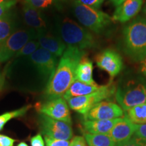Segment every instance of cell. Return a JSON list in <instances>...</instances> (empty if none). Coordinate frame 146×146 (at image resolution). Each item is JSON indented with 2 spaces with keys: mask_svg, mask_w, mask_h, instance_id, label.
Listing matches in <instances>:
<instances>
[{
  "mask_svg": "<svg viewBox=\"0 0 146 146\" xmlns=\"http://www.w3.org/2000/svg\"><path fill=\"white\" fill-rule=\"evenodd\" d=\"M110 1H112L113 5H115L116 7H118V5L122 4V3L125 2V1H127V0H110Z\"/></svg>",
  "mask_w": 146,
  "mask_h": 146,
  "instance_id": "e575fe53",
  "label": "cell"
},
{
  "mask_svg": "<svg viewBox=\"0 0 146 146\" xmlns=\"http://www.w3.org/2000/svg\"><path fill=\"white\" fill-rule=\"evenodd\" d=\"M120 118H121L112 120H85L83 123V125L87 133L108 135Z\"/></svg>",
  "mask_w": 146,
  "mask_h": 146,
  "instance_id": "2e32d148",
  "label": "cell"
},
{
  "mask_svg": "<svg viewBox=\"0 0 146 146\" xmlns=\"http://www.w3.org/2000/svg\"><path fill=\"white\" fill-rule=\"evenodd\" d=\"M31 105H27L22 107L21 108L15 110L10 111V112H5L4 114L0 115V131H2L5 124L13 118L21 117L25 115L28 111L31 108Z\"/></svg>",
  "mask_w": 146,
  "mask_h": 146,
  "instance_id": "7402d4cb",
  "label": "cell"
},
{
  "mask_svg": "<svg viewBox=\"0 0 146 146\" xmlns=\"http://www.w3.org/2000/svg\"><path fill=\"white\" fill-rule=\"evenodd\" d=\"M143 13L144 15H145V18H146V3H145V5H144V6L143 8Z\"/></svg>",
  "mask_w": 146,
  "mask_h": 146,
  "instance_id": "d590c367",
  "label": "cell"
},
{
  "mask_svg": "<svg viewBox=\"0 0 146 146\" xmlns=\"http://www.w3.org/2000/svg\"><path fill=\"white\" fill-rule=\"evenodd\" d=\"M94 64L88 58L83 56L79 62L76 70V81L91 85H98L93 78Z\"/></svg>",
  "mask_w": 146,
  "mask_h": 146,
  "instance_id": "e0dca14e",
  "label": "cell"
},
{
  "mask_svg": "<svg viewBox=\"0 0 146 146\" xmlns=\"http://www.w3.org/2000/svg\"><path fill=\"white\" fill-rule=\"evenodd\" d=\"M11 1V0H0V4H1V3H4V2H6V1Z\"/></svg>",
  "mask_w": 146,
  "mask_h": 146,
  "instance_id": "74e56055",
  "label": "cell"
},
{
  "mask_svg": "<svg viewBox=\"0 0 146 146\" xmlns=\"http://www.w3.org/2000/svg\"><path fill=\"white\" fill-rule=\"evenodd\" d=\"M46 146H69V141L66 140L56 139L50 137L45 136Z\"/></svg>",
  "mask_w": 146,
  "mask_h": 146,
  "instance_id": "4316f807",
  "label": "cell"
},
{
  "mask_svg": "<svg viewBox=\"0 0 146 146\" xmlns=\"http://www.w3.org/2000/svg\"><path fill=\"white\" fill-rule=\"evenodd\" d=\"M137 125L134 124L127 116L121 118L116 123L108 135L116 146H119L132 137L136 131Z\"/></svg>",
  "mask_w": 146,
  "mask_h": 146,
  "instance_id": "4fadbf2b",
  "label": "cell"
},
{
  "mask_svg": "<svg viewBox=\"0 0 146 146\" xmlns=\"http://www.w3.org/2000/svg\"><path fill=\"white\" fill-rule=\"evenodd\" d=\"M140 70L142 74L145 76L146 78V58L142 60L141 62V66H140Z\"/></svg>",
  "mask_w": 146,
  "mask_h": 146,
  "instance_id": "d6a6232c",
  "label": "cell"
},
{
  "mask_svg": "<svg viewBox=\"0 0 146 146\" xmlns=\"http://www.w3.org/2000/svg\"><path fill=\"white\" fill-rule=\"evenodd\" d=\"M5 84V75L0 70V91L2 90Z\"/></svg>",
  "mask_w": 146,
  "mask_h": 146,
  "instance_id": "836d02e7",
  "label": "cell"
},
{
  "mask_svg": "<svg viewBox=\"0 0 146 146\" xmlns=\"http://www.w3.org/2000/svg\"><path fill=\"white\" fill-rule=\"evenodd\" d=\"M58 27L60 38L68 47L85 51L98 46V42L92 33L72 19L64 18Z\"/></svg>",
  "mask_w": 146,
  "mask_h": 146,
  "instance_id": "3957f363",
  "label": "cell"
},
{
  "mask_svg": "<svg viewBox=\"0 0 146 146\" xmlns=\"http://www.w3.org/2000/svg\"><path fill=\"white\" fill-rule=\"evenodd\" d=\"M17 146H29V145H27L25 142H21V143H20Z\"/></svg>",
  "mask_w": 146,
  "mask_h": 146,
  "instance_id": "8d00e7d4",
  "label": "cell"
},
{
  "mask_svg": "<svg viewBox=\"0 0 146 146\" xmlns=\"http://www.w3.org/2000/svg\"><path fill=\"white\" fill-rule=\"evenodd\" d=\"M82 4L96 9H99L105 0H76Z\"/></svg>",
  "mask_w": 146,
  "mask_h": 146,
  "instance_id": "83f0119b",
  "label": "cell"
},
{
  "mask_svg": "<svg viewBox=\"0 0 146 146\" xmlns=\"http://www.w3.org/2000/svg\"><path fill=\"white\" fill-rule=\"evenodd\" d=\"M124 110L117 104L112 102L102 101L97 104L86 114L84 120H112L122 118Z\"/></svg>",
  "mask_w": 146,
  "mask_h": 146,
  "instance_id": "30bf717a",
  "label": "cell"
},
{
  "mask_svg": "<svg viewBox=\"0 0 146 146\" xmlns=\"http://www.w3.org/2000/svg\"><path fill=\"white\" fill-rule=\"evenodd\" d=\"M115 97L124 111L146 104V78L137 76L122 81L116 89Z\"/></svg>",
  "mask_w": 146,
  "mask_h": 146,
  "instance_id": "277c9868",
  "label": "cell"
},
{
  "mask_svg": "<svg viewBox=\"0 0 146 146\" xmlns=\"http://www.w3.org/2000/svg\"><path fill=\"white\" fill-rule=\"evenodd\" d=\"M23 21L28 28L34 30L36 35L47 32V20L43 11L25 3L23 9Z\"/></svg>",
  "mask_w": 146,
  "mask_h": 146,
  "instance_id": "7c38bea8",
  "label": "cell"
},
{
  "mask_svg": "<svg viewBox=\"0 0 146 146\" xmlns=\"http://www.w3.org/2000/svg\"><path fill=\"white\" fill-rule=\"evenodd\" d=\"M89 146H116L112 139L106 135H94L85 133L84 135Z\"/></svg>",
  "mask_w": 146,
  "mask_h": 146,
  "instance_id": "44dd1931",
  "label": "cell"
},
{
  "mask_svg": "<svg viewBox=\"0 0 146 146\" xmlns=\"http://www.w3.org/2000/svg\"><path fill=\"white\" fill-rule=\"evenodd\" d=\"M36 39V33L30 29L16 30L0 44V63L13 58L29 41Z\"/></svg>",
  "mask_w": 146,
  "mask_h": 146,
  "instance_id": "52a82bcc",
  "label": "cell"
},
{
  "mask_svg": "<svg viewBox=\"0 0 146 146\" xmlns=\"http://www.w3.org/2000/svg\"><path fill=\"white\" fill-rule=\"evenodd\" d=\"M39 47L40 45L37 41H35V39L31 40V41H29L27 44H25V46L14 56L13 58L16 59V58L30 56L37 50Z\"/></svg>",
  "mask_w": 146,
  "mask_h": 146,
  "instance_id": "cb8c5ba5",
  "label": "cell"
},
{
  "mask_svg": "<svg viewBox=\"0 0 146 146\" xmlns=\"http://www.w3.org/2000/svg\"><path fill=\"white\" fill-rule=\"evenodd\" d=\"M125 116L135 125L146 124V104L131 108L126 111Z\"/></svg>",
  "mask_w": 146,
  "mask_h": 146,
  "instance_id": "ffe728a7",
  "label": "cell"
},
{
  "mask_svg": "<svg viewBox=\"0 0 146 146\" xmlns=\"http://www.w3.org/2000/svg\"><path fill=\"white\" fill-rule=\"evenodd\" d=\"M15 139L10 137L0 134V146H14Z\"/></svg>",
  "mask_w": 146,
  "mask_h": 146,
  "instance_id": "4dcf8cb0",
  "label": "cell"
},
{
  "mask_svg": "<svg viewBox=\"0 0 146 146\" xmlns=\"http://www.w3.org/2000/svg\"><path fill=\"white\" fill-rule=\"evenodd\" d=\"M119 146H146V145L141 140H139L135 136H133L129 141L121 144Z\"/></svg>",
  "mask_w": 146,
  "mask_h": 146,
  "instance_id": "f546056e",
  "label": "cell"
},
{
  "mask_svg": "<svg viewBox=\"0 0 146 146\" xmlns=\"http://www.w3.org/2000/svg\"><path fill=\"white\" fill-rule=\"evenodd\" d=\"M96 64L101 70L108 73L114 78L123 69V58L112 49H106L97 56Z\"/></svg>",
  "mask_w": 146,
  "mask_h": 146,
  "instance_id": "8fae6325",
  "label": "cell"
},
{
  "mask_svg": "<svg viewBox=\"0 0 146 146\" xmlns=\"http://www.w3.org/2000/svg\"><path fill=\"white\" fill-rule=\"evenodd\" d=\"M31 146H45L44 140L43 139L41 134H37L31 139Z\"/></svg>",
  "mask_w": 146,
  "mask_h": 146,
  "instance_id": "1f68e13d",
  "label": "cell"
},
{
  "mask_svg": "<svg viewBox=\"0 0 146 146\" xmlns=\"http://www.w3.org/2000/svg\"><path fill=\"white\" fill-rule=\"evenodd\" d=\"M17 0H11L0 4V18L3 17L11 10L14 5H16Z\"/></svg>",
  "mask_w": 146,
  "mask_h": 146,
  "instance_id": "484cf974",
  "label": "cell"
},
{
  "mask_svg": "<svg viewBox=\"0 0 146 146\" xmlns=\"http://www.w3.org/2000/svg\"><path fill=\"white\" fill-rule=\"evenodd\" d=\"M72 8L78 22L91 33H103L112 24V18L108 14L99 9L82 4L76 0L73 3Z\"/></svg>",
  "mask_w": 146,
  "mask_h": 146,
  "instance_id": "5b68a950",
  "label": "cell"
},
{
  "mask_svg": "<svg viewBox=\"0 0 146 146\" xmlns=\"http://www.w3.org/2000/svg\"><path fill=\"white\" fill-rule=\"evenodd\" d=\"M25 3L38 10H46L53 6H60L66 0H24Z\"/></svg>",
  "mask_w": 146,
  "mask_h": 146,
  "instance_id": "603a6c76",
  "label": "cell"
},
{
  "mask_svg": "<svg viewBox=\"0 0 146 146\" xmlns=\"http://www.w3.org/2000/svg\"><path fill=\"white\" fill-rule=\"evenodd\" d=\"M133 136L141 140L146 145V124L137 125L136 131Z\"/></svg>",
  "mask_w": 146,
  "mask_h": 146,
  "instance_id": "d4e9b609",
  "label": "cell"
},
{
  "mask_svg": "<svg viewBox=\"0 0 146 146\" xmlns=\"http://www.w3.org/2000/svg\"><path fill=\"white\" fill-rule=\"evenodd\" d=\"M39 122L41 133L45 136L66 141L72 137L73 131L70 124L53 119L42 114L39 116Z\"/></svg>",
  "mask_w": 146,
  "mask_h": 146,
  "instance_id": "ba28073f",
  "label": "cell"
},
{
  "mask_svg": "<svg viewBox=\"0 0 146 146\" xmlns=\"http://www.w3.org/2000/svg\"><path fill=\"white\" fill-rule=\"evenodd\" d=\"M36 41L40 47L50 52L56 57H61L66 50V45L60 37L45 32L36 35Z\"/></svg>",
  "mask_w": 146,
  "mask_h": 146,
  "instance_id": "9a60e30c",
  "label": "cell"
},
{
  "mask_svg": "<svg viewBox=\"0 0 146 146\" xmlns=\"http://www.w3.org/2000/svg\"><path fill=\"white\" fill-rule=\"evenodd\" d=\"M85 52L76 47H67L45 88V96L48 100L63 98L76 81V68L82 58L85 56Z\"/></svg>",
  "mask_w": 146,
  "mask_h": 146,
  "instance_id": "6da1fadb",
  "label": "cell"
},
{
  "mask_svg": "<svg viewBox=\"0 0 146 146\" xmlns=\"http://www.w3.org/2000/svg\"><path fill=\"white\" fill-rule=\"evenodd\" d=\"M124 50L134 61L146 58V18L138 16L123 30Z\"/></svg>",
  "mask_w": 146,
  "mask_h": 146,
  "instance_id": "7a4b0ae2",
  "label": "cell"
},
{
  "mask_svg": "<svg viewBox=\"0 0 146 146\" xmlns=\"http://www.w3.org/2000/svg\"><path fill=\"white\" fill-rule=\"evenodd\" d=\"M101 87L102 85L101 86L98 85H91L78 81H75L69 87L66 94L64 95L63 98L66 101L72 98L87 96L99 90Z\"/></svg>",
  "mask_w": 146,
  "mask_h": 146,
  "instance_id": "ac0fdd59",
  "label": "cell"
},
{
  "mask_svg": "<svg viewBox=\"0 0 146 146\" xmlns=\"http://www.w3.org/2000/svg\"><path fill=\"white\" fill-rule=\"evenodd\" d=\"M143 0H127L116 7L112 16V21L124 23L132 19L140 12Z\"/></svg>",
  "mask_w": 146,
  "mask_h": 146,
  "instance_id": "5bb4252c",
  "label": "cell"
},
{
  "mask_svg": "<svg viewBox=\"0 0 146 146\" xmlns=\"http://www.w3.org/2000/svg\"><path fill=\"white\" fill-rule=\"evenodd\" d=\"M38 111L42 114L49 116L53 119L72 123L69 106L63 98L50 100L41 104H38Z\"/></svg>",
  "mask_w": 146,
  "mask_h": 146,
  "instance_id": "9c48e42d",
  "label": "cell"
},
{
  "mask_svg": "<svg viewBox=\"0 0 146 146\" xmlns=\"http://www.w3.org/2000/svg\"><path fill=\"white\" fill-rule=\"evenodd\" d=\"M17 27V21L11 11L0 18V44L16 31Z\"/></svg>",
  "mask_w": 146,
  "mask_h": 146,
  "instance_id": "d6986e66",
  "label": "cell"
},
{
  "mask_svg": "<svg viewBox=\"0 0 146 146\" xmlns=\"http://www.w3.org/2000/svg\"><path fill=\"white\" fill-rule=\"evenodd\" d=\"M116 92V87L110 81L106 85H102L99 90L87 96L72 98L66 100L68 106L81 114H86L97 104L108 99Z\"/></svg>",
  "mask_w": 146,
  "mask_h": 146,
  "instance_id": "8992f818",
  "label": "cell"
},
{
  "mask_svg": "<svg viewBox=\"0 0 146 146\" xmlns=\"http://www.w3.org/2000/svg\"><path fill=\"white\" fill-rule=\"evenodd\" d=\"M69 146H87L85 137L81 136H75L71 140Z\"/></svg>",
  "mask_w": 146,
  "mask_h": 146,
  "instance_id": "f1b7e54d",
  "label": "cell"
}]
</instances>
